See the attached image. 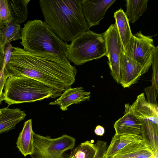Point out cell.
Instances as JSON below:
<instances>
[{
    "label": "cell",
    "mask_w": 158,
    "mask_h": 158,
    "mask_svg": "<svg viewBox=\"0 0 158 158\" xmlns=\"http://www.w3.org/2000/svg\"><path fill=\"white\" fill-rule=\"evenodd\" d=\"M4 72L7 78L29 77L63 93L75 82L77 71L66 58L13 47L10 58Z\"/></svg>",
    "instance_id": "1"
},
{
    "label": "cell",
    "mask_w": 158,
    "mask_h": 158,
    "mask_svg": "<svg viewBox=\"0 0 158 158\" xmlns=\"http://www.w3.org/2000/svg\"><path fill=\"white\" fill-rule=\"evenodd\" d=\"M82 0H40L45 22L64 42L71 41L89 28L84 16Z\"/></svg>",
    "instance_id": "2"
},
{
    "label": "cell",
    "mask_w": 158,
    "mask_h": 158,
    "mask_svg": "<svg viewBox=\"0 0 158 158\" xmlns=\"http://www.w3.org/2000/svg\"><path fill=\"white\" fill-rule=\"evenodd\" d=\"M20 44L30 52L49 53L67 59L68 44L63 41L44 21L29 20L21 29Z\"/></svg>",
    "instance_id": "3"
},
{
    "label": "cell",
    "mask_w": 158,
    "mask_h": 158,
    "mask_svg": "<svg viewBox=\"0 0 158 158\" xmlns=\"http://www.w3.org/2000/svg\"><path fill=\"white\" fill-rule=\"evenodd\" d=\"M62 93L35 79L26 76L8 77L3 92V100L12 105L41 101L60 97Z\"/></svg>",
    "instance_id": "4"
},
{
    "label": "cell",
    "mask_w": 158,
    "mask_h": 158,
    "mask_svg": "<svg viewBox=\"0 0 158 158\" xmlns=\"http://www.w3.org/2000/svg\"><path fill=\"white\" fill-rule=\"evenodd\" d=\"M107 56L105 39L102 34L89 30L81 34L67 45V59L77 66Z\"/></svg>",
    "instance_id": "5"
},
{
    "label": "cell",
    "mask_w": 158,
    "mask_h": 158,
    "mask_svg": "<svg viewBox=\"0 0 158 158\" xmlns=\"http://www.w3.org/2000/svg\"><path fill=\"white\" fill-rule=\"evenodd\" d=\"M33 151L31 158H65L63 155L65 151L72 149L75 143L73 137L64 134L52 138L33 133Z\"/></svg>",
    "instance_id": "6"
},
{
    "label": "cell",
    "mask_w": 158,
    "mask_h": 158,
    "mask_svg": "<svg viewBox=\"0 0 158 158\" xmlns=\"http://www.w3.org/2000/svg\"><path fill=\"white\" fill-rule=\"evenodd\" d=\"M155 47L152 36L144 35L140 31L133 35L123 52L141 64L145 73L151 66Z\"/></svg>",
    "instance_id": "7"
},
{
    "label": "cell",
    "mask_w": 158,
    "mask_h": 158,
    "mask_svg": "<svg viewBox=\"0 0 158 158\" xmlns=\"http://www.w3.org/2000/svg\"><path fill=\"white\" fill-rule=\"evenodd\" d=\"M103 34L106 42L107 62L111 75L114 80L119 84L121 56L123 50L115 24L111 25Z\"/></svg>",
    "instance_id": "8"
},
{
    "label": "cell",
    "mask_w": 158,
    "mask_h": 158,
    "mask_svg": "<svg viewBox=\"0 0 158 158\" xmlns=\"http://www.w3.org/2000/svg\"><path fill=\"white\" fill-rule=\"evenodd\" d=\"M115 0H82L84 17L89 28L98 25Z\"/></svg>",
    "instance_id": "9"
},
{
    "label": "cell",
    "mask_w": 158,
    "mask_h": 158,
    "mask_svg": "<svg viewBox=\"0 0 158 158\" xmlns=\"http://www.w3.org/2000/svg\"><path fill=\"white\" fill-rule=\"evenodd\" d=\"M145 74L143 67L137 62L122 52L120 66V82L124 88H127L136 83Z\"/></svg>",
    "instance_id": "10"
},
{
    "label": "cell",
    "mask_w": 158,
    "mask_h": 158,
    "mask_svg": "<svg viewBox=\"0 0 158 158\" xmlns=\"http://www.w3.org/2000/svg\"><path fill=\"white\" fill-rule=\"evenodd\" d=\"M125 106L123 116L114 124L115 134L118 135L130 134L141 136V123L139 119L133 113L131 105L126 103Z\"/></svg>",
    "instance_id": "11"
},
{
    "label": "cell",
    "mask_w": 158,
    "mask_h": 158,
    "mask_svg": "<svg viewBox=\"0 0 158 158\" xmlns=\"http://www.w3.org/2000/svg\"><path fill=\"white\" fill-rule=\"evenodd\" d=\"M90 92L86 91L82 87H70L63 92L58 98L48 104L58 106L62 110L64 111L72 104L90 100Z\"/></svg>",
    "instance_id": "12"
},
{
    "label": "cell",
    "mask_w": 158,
    "mask_h": 158,
    "mask_svg": "<svg viewBox=\"0 0 158 158\" xmlns=\"http://www.w3.org/2000/svg\"><path fill=\"white\" fill-rule=\"evenodd\" d=\"M114 158H158L150 147L142 139L133 141L111 156Z\"/></svg>",
    "instance_id": "13"
},
{
    "label": "cell",
    "mask_w": 158,
    "mask_h": 158,
    "mask_svg": "<svg viewBox=\"0 0 158 158\" xmlns=\"http://www.w3.org/2000/svg\"><path fill=\"white\" fill-rule=\"evenodd\" d=\"M0 134L15 128L16 125L23 120L26 116L20 108L10 109L7 107L1 109Z\"/></svg>",
    "instance_id": "14"
},
{
    "label": "cell",
    "mask_w": 158,
    "mask_h": 158,
    "mask_svg": "<svg viewBox=\"0 0 158 158\" xmlns=\"http://www.w3.org/2000/svg\"><path fill=\"white\" fill-rule=\"evenodd\" d=\"M32 120L26 121L18 138L17 147L24 156L31 155L33 149V133L32 128Z\"/></svg>",
    "instance_id": "15"
},
{
    "label": "cell",
    "mask_w": 158,
    "mask_h": 158,
    "mask_svg": "<svg viewBox=\"0 0 158 158\" xmlns=\"http://www.w3.org/2000/svg\"><path fill=\"white\" fill-rule=\"evenodd\" d=\"M21 29L19 24L12 21L0 28V53L4 57L6 45L12 41L21 39Z\"/></svg>",
    "instance_id": "16"
},
{
    "label": "cell",
    "mask_w": 158,
    "mask_h": 158,
    "mask_svg": "<svg viewBox=\"0 0 158 158\" xmlns=\"http://www.w3.org/2000/svg\"><path fill=\"white\" fill-rule=\"evenodd\" d=\"M114 17L123 51L128 44L133 34L128 19L122 9L120 8L115 12Z\"/></svg>",
    "instance_id": "17"
},
{
    "label": "cell",
    "mask_w": 158,
    "mask_h": 158,
    "mask_svg": "<svg viewBox=\"0 0 158 158\" xmlns=\"http://www.w3.org/2000/svg\"><path fill=\"white\" fill-rule=\"evenodd\" d=\"M139 139H142L141 136L130 134L118 135L115 134L109 146L107 147L103 157H111L128 144Z\"/></svg>",
    "instance_id": "18"
},
{
    "label": "cell",
    "mask_w": 158,
    "mask_h": 158,
    "mask_svg": "<svg viewBox=\"0 0 158 158\" xmlns=\"http://www.w3.org/2000/svg\"><path fill=\"white\" fill-rule=\"evenodd\" d=\"M12 22L20 24L25 22L28 15L27 6L30 0H7Z\"/></svg>",
    "instance_id": "19"
},
{
    "label": "cell",
    "mask_w": 158,
    "mask_h": 158,
    "mask_svg": "<svg viewBox=\"0 0 158 158\" xmlns=\"http://www.w3.org/2000/svg\"><path fill=\"white\" fill-rule=\"evenodd\" d=\"M148 0H126L125 14L129 21L132 23L136 22L139 17L146 12Z\"/></svg>",
    "instance_id": "20"
},
{
    "label": "cell",
    "mask_w": 158,
    "mask_h": 158,
    "mask_svg": "<svg viewBox=\"0 0 158 158\" xmlns=\"http://www.w3.org/2000/svg\"><path fill=\"white\" fill-rule=\"evenodd\" d=\"M96 150L95 143L87 140L77 146L65 158H94Z\"/></svg>",
    "instance_id": "21"
},
{
    "label": "cell",
    "mask_w": 158,
    "mask_h": 158,
    "mask_svg": "<svg viewBox=\"0 0 158 158\" xmlns=\"http://www.w3.org/2000/svg\"><path fill=\"white\" fill-rule=\"evenodd\" d=\"M13 20L7 0H0V28Z\"/></svg>",
    "instance_id": "22"
},
{
    "label": "cell",
    "mask_w": 158,
    "mask_h": 158,
    "mask_svg": "<svg viewBox=\"0 0 158 158\" xmlns=\"http://www.w3.org/2000/svg\"><path fill=\"white\" fill-rule=\"evenodd\" d=\"M152 73L151 86L158 92V46L156 47L153 53L152 65Z\"/></svg>",
    "instance_id": "23"
},
{
    "label": "cell",
    "mask_w": 158,
    "mask_h": 158,
    "mask_svg": "<svg viewBox=\"0 0 158 158\" xmlns=\"http://www.w3.org/2000/svg\"><path fill=\"white\" fill-rule=\"evenodd\" d=\"M4 57L0 53V104L3 100V90L7 78L5 77L4 72Z\"/></svg>",
    "instance_id": "24"
},
{
    "label": "cell",
    "mask_w": 158,
    "mask_h": 158,
    "mask_svg": "<svg viewBox=\"0 0 158 158\" xmlns=\"http://www.w3.org/2000/svg\"><path fill=\"white\" fill-rule=\"evenodd\" d=\"M96 146V152L94 158H102L106 150V142L98 140L95 143Z\"/></svg>",
    "instance_id": "25"
},
{
    "label": "cell",
    "mask_w": 158,
    "mask_h": 158,
    "mask_svg": "<svg viewBox=\"0 0 158 158\" xmlns=\"http://www.w3.org/2000/svg\"><path fill=\"white\" fill-rule=\"evenodd\" d=\"M13 50V46L10 43L8 44L5 49V54L4 56V68L9 61Z\"/></svg>",
    "instance_id": "26"
},
{
    "label": "cell",
    "mask_w": 158,
    "mask_h": 158,
    "mask_svg": "<svg viewBox=\"0 0 158 158\" xmlns=\"http://www.w3.org/2000/svg\"><path fill=\"white\" fill-rule=\"evenodd\" d=\"M94 132L96 135L99 136H102L105 133V129L102 126L98 125L96 127Z\"/></svg>",
    "instance_id": "27"
},
{
    "label": "cell",
    "mask_w": 158,
    "mask_h": 158,
    "mask_svg": "<svg viewBox=\"0 0 158 158\" xmlns=\"http://www.w3.org/2000/svg\"><path fill=\"white\" fill-rule=\"evenodd\" d=\"M102 158H114L112 157H106V158H103V157Z\"/></svg>",
    "instance_id": "28"
},
{
    "label": "cell",
    "mask_w": 158,
    "mask_h": 158,
    "mask_svg": "<svg viewBox=\"0 0 158 158\" xmlns=\"http://www.w3.org/2000/svg\"><path fill=\"white\" fill-rule=\"evenodd\" d=\"M1 113H2V112H1V108H0V115L1 114Z\"/></svg>",
    "instance_id": "29"
}]
</instances>
